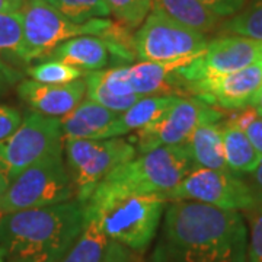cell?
Instances as JSON below:
<instances>
[{
    "label": "cell",
    "instance_id": "cell-10",
    "mask_svg": "<svg viewBox=\"0 0 262 262\" xmlns=\"http://www.w3.org/2000/svg\"><path fill=\"white\" fill-rule=\"evenodd\" d=\"M225 118L223 111L215 110L195 96L178 98L158 121L136 131L130 141L137 150V155L160 147L182 146L200 125L220 122Z\"/></svg>",
    "mask_w": 262,
    "mask_h": 262
},
{
    "label": "cell",
    "instance_id": "cell-24",
    "mask_svg": "<svg viewBox=\"0 0 262 262\" xmlns=\"http://www.w3.org/2000/svg\"><path fill=\"white\" fill-rule=\"evenodd\" d=\"M9 56L24 63V15L0 13V57ZM3 58V57H2Z\"/></svg>",
    "mask_w": 262,
    "mask_h": 262
},
{
    "label": "cell",
    "instance_id": "cell-2",
    "mask_svg": "<svg viewBox=\"0 0 262 262\" xmlns=\"http://www.w3.org/2000/svg\"><path fill=\"white\" fill-rule=\"evenodd\" d=\"M86 223V206L77 200L0 215V246L9 259L57 262Z\"/></svg>",
    "mask_w": 262,
    "mask_h": 262
},
{
    "label": "cell",
    "instance_id": "cell-36",
    "mask_svg": "<svg viewBox=\"0 0 262 262\" xmlns=\"http://www.w3.org/2000/svg\"><path fill=\"white\" fill-rule=\"evenodd\" d=\"M9 185V181L8 178L0 173V207H2V201H3V196H5V192H6V188Z\"/></svg>",
    "mask_w": 262,
    "mask_h": 262
},
{
    "label": "cell",
    "instance_id": "cell-31",
    "mask_svg": "<svg viewBox=\"0 0 262 262\" xmlns=\"http://www.w3.org/2000/svg\"><path fill=\"white\" fill-rule=\"evenodd\" d=\"M24 115L19 110L0 103V141L10 137L22 122Z\"/></svg>",
    "mask_w": 262,
    "mask_h": 262
},
{
    "label": "cell",
    "instance_id": "cell-4",
    "mask_svg": "<svg viewBox=\"0 0 262 262\" xmlns=\"http://www.w3.org/2000/svg\"><path fill=\"white\" fill-rule=\"evenodd\" d=\"M194 169L185 146L160 147L122 163L96 187L94 194L168 195Z\"/></svg>",
    "mask_w": 262,
    "mask_h": 262
},
{
    "label": "cell",
    "instance_id": "cell-32",
    "mask_svg": "<svg viewBox=\"0 0 262 262\" xmlns=\"http://www.w3.org/2000/svg\"><path fill=\"white\" fill-rule=\"evenodd\" d=\"M220 19L234 16L246 6L249 0H201Z\"/></svg>",
    "mask_w": 262,
    "mask_h": 262
},
{
    "label": "cell",
    "instance_id": "cell-29",
    "mask_svg": "<svg viewBox=\"0 0 262 262\" xmlns=\"http://www.w3.org/2000/svg\"><path fill=\"white\" fill-rule=\"evenodd\" d=\"M84 82H86V98L92 99L96 103L102 105L106 110H110L115 114L125 113L141 98L140 95L117 96V95L111 94L91 73L84 76Z\"/></svg>",
    "mask_w": 262,
    "mask_h": 262
},
{
    "label": "cell",
    "instance_id": "cell-19",
    "mask_svg": "<svg viewBox=\"0 0 262 262\" xmlns=\"http://www.w3.org/2000/svg\"><path fill=\"white\" fill-rule=\"evenodd\" d=\"M184 146L194 165V169L229 170L226 166L225 153H223L222 121L207 122L200 125L191 134V137Z\"/></svg>",
    "mask_w": 262,
    "mask_h": 262
},
{
    "label": "cell",
    "instance_id": "cell-25",
    "mask_svg": "<svg viewBox=\"0 0 262 262\" xmlns=\"http://www.w3.org/2000/svg\"><path fill=\"white\" fill-rule=\"evenodd\" d=\"M28 76L31 80H35L39 83L66 84L83 79L86 73L64 61L48 58L46 61L31 66L28 69Z\"/></svg>",
    "mask_w": 262,
    "mask_h": 262
},
{
    "label": "cell",
    "instance_id": "cell-8",
    "mask_svg": "<svg viewBox=\"0 0 262 262\" xmlns=\"http://www.w3.org/2000/svg\"><path fill=\"white\" fill-rule=\"evenodd\" d=\"M208 41L206 34L181 25L158 9H151L134 34L137 58L155 63L188 66L204 53Z\"/></svg>",
    "mask_w": 262,
    "mask_h": 262
},
{
    "label": "cell",
    "instance_id": "cell-26",
    "mask_svg": "<svg viewBox=\"0 0 262 262\" xmlns=\"http://www.w3.org/2000/svg\"><path fill=\"white\" fill-rule=\"evenodd\" d=\"M63 16L76 24H86L92 19L111 15L105 0H47Z\"/></svg>",
    "mask_w": 262,
    "mask_h": 262
},
{
    "label": "cell",
    "instance_id": "cell-21",
    "mask_svg": "<svg viewBox=\"0 0 262 262\" xmlns=\"http://www.w3.org/2000/svg\"><path fill=\"white\" fill-rule=\"evenodd\" d=\"M177 101L178 96H141L125 113L118 114L113 125V137H122L149 127Z\"/></svg>",
    "mask_w": 262,
    "mask_h": 262
},
{
    "label": "cell",
    "instance_id": "cell-5",
    "mask_svg": "<svg viewBox=\"0 0 262 262\" xmlns=\"http://www.w3.org/2000/svg\"><path fill=\"white\" fill-rule=\"evenodd\" d=\"M76 200L75 188L66 166L64 151H56L12 179L0 207V215L63 204Z\"/></svg>",
    "mask_w": 262,
    "mask_h": 262
},
{
    "label": "cell",
    "instance_id": "cell-28",
    "mask_svg": "<svg viewBox=\"0 0 262 262\" xmlns=\"http://www.w3.org/2000/svg\"><path fill=\"white\" fill-rule=\"evenodd\" d=\"M242 214L248 229L246 262H262V194L256 192L253 204Z\"/></svg>",
    "mask_w": 262,
    "mask_h": 262
},
{
    "label": "cell",
    "instance_id": "cell-14",
    "mask_svg": "<svg viewBox=\"0 0 262 262\" xmlns=\"http://www.w3.org/2000/svg\"><path fill=\"white\" fill-rule=\"evenodd\" d=\"M16 92L31 111L60 120L86 98V82L83 77L73 83L47 84L27 79L16 84Z\"/></svg>",
    "mask_w": 262,
    "mask_h": 262
},
{
    "label": "cell",
    "instance_id": "cell-22",
    "mask_svg": "<svg viewBox=\"0 0 262 262\" xmlns=\"http://www.w3.org/2000/svg\"><path fill=\"white\" fill-rule=\"evenodd\" d=\"M151 9L160 10L168 18L201 34H208L222 24V19L201 0H151Z\"/></svg>",
    "mask_w": 262,
    "mask_h": 262
},
{
    "label": "cell",
    "instance_id": "cell-3",
    "mask_svg": "<svg viewBox=\"0 0 262 262\" xmlns=\"http://www.w3.org/2000/svg\"><path fill=\"white\" fill-rule=\"evenodd\" d=\"M159 194H92L84 204L114 242L143 253L158 233L168 206Z\"/></svg>",
    "mask_w": 262,
    "mask_h": 262
},
{
    "label": "cell",
    "instance_id": "cell-23",
    "mask_svg": "<svg viewBox=\"0 0 262 262\" xmlns=\"http://www.w3.org/2000/svg\"><path fill=\"white\" fill-rule=\"evenodd\" d=\"M219 32L222 35H242L262 41V0H249L239 13L220 24Z\"/></svg>",
    "mask_w": 262,
    "mask_h": 262
},
{
    "label": "cell",
    "instance_id": "cell-7",
    "mask_svg": "<svg viewBox=\"0 0 262 262\" xmlns=\"http://www.w3.org/2000/svg\"><path fill=\"white\" fill-rule=\"evenodd\" d=\"M24 15V63L48 58L60 44L82 35L102 38L114 20L92 19L76 24L63 16L47 0H28Z\"/></svg>",
    "mask_w": 262,
    "mask_h": 262
},
{
    "label": "cell",
    "instance_id": "cell-27",
    "mask_svg": "<svg viewBox=\"0 0 262 262\" xmlns=\"http://www.w3.org/2000/svg\"><path fill=\"white\" fill-rule=\"evenodd\" d=\"M118 24L128 29H139L151 12V0H105Z\"/></svg>",
    "mask_w": 262,
    "mask_h": 262
},
{
    "label": "cell",
    "instance_id": "cell-35",
    "mask_svg": "<svg viewBox=\"0 0 262 262\" xmlns=\"http://www.w3.org/2000/svg\"><path fill=\"white\" fill-rule=\"evenodd\" d=\"M245 179L251 184V187H252L256 192L262 194V160L261 163H259V166L255 169L251 175H248Z\"/></svg>",
    "mask_w": 262,
    "mask_h": 262
},
{
    "label": "cell",
    "instance_id": "cell-1",
    "mask_svg": "<svg viewBox=\"0 0 262 262\" xmlns=\"http://www.w3.org/2000/svg\"><path fill=\"white\" fill-rule=\"evenodd\" d=\"M246 246L241 211L170 201L150 262H246Z\"/></svg>",
    "mask_w": 262,
    "mask_h": 262
},
{
    "label": "cell",
    "instance_id": "cell-37",
    "mask_svg": "<svg viewBox=\"0 0 262 262\" xmlns=\"http://www.w3.org/2000/svg\"><path fill=\"white\" fill-rule=\"evenodd\" d=\"M252 106L255 108V110H256V111H258V113L262 114V89H261V92L258 94V96L255 98Z\"/></svg>",
    "mask_w": 262,
    "mask_h": 262
},
{
    "label": "cell",
    "instance_id": "cell-11",
    "mask_svg": "<svg viewBox=\"0 0 262 262\" xmlns=\"http://www.w3.org/2000/svg\"><path fill=\"white\" fill-rule=\"evenodd\" d=\"M166 198L169 203L195 201L242 213L253 204L256 191L246 179L229 170L196 168L192 169Z\"/></svg>",
    "mask_w": 262,
    "mask_h": 262
},
{
    "label": "cell",
    "instance_id": "cell-9",
    "mask_svg": "<svg viewBox=\"0 0 262 262\" xmlns=\"http://www.w3.org/2000/svg\"><path fill=\"white\" fill-rule=\"evenodd\" d=\"M61 150L60 120L31 111L24 115L18 130L0 141V173L10 182L38 160Z\"/></svg>",
    "mask_w": 262,
    "mask_h": 262
},
{
    "label": "cell",
    "instance_id": "cell-12",
    "mask_svg": "<svg viewBox=\"0 0 262 262\" xmlns=\"http://www.w3.org/2000/svg\"><path fill=\"white\" fill-rule=\"evenodd\" d=\"M262 61V41L242 35H219L208 41L204 53L178 72L184 86L230 75ZM187 91V89H185Z\"/></svg>",
    "mask_w": 262,
    "mask_h": 262
},
{
    "label": "cell",
    "instance_id": "cell-20",
    "mask_svg": "<svg viewBox=\"0 0 262 262\" xmlns=\"http://www.w3.org/2000/svg\"><path fill=\"white\" fill-rule=\"evenodd\" d=\"M222 137L227 169L242 178L251 175L259 166L262 156L253 147L246 134L225 118L222 121Z\"/></svg>",
    "mask_w": 262,
    "mask_h": 262
},
{
    "label": "cell",
    "instance_id": "cell-34",
    "mask_svg": "<svg viewBox=\"0 0 262 262\" xmlns=\"http://www.w3.org/2000/svg\"><path fill=\"white\" fill-rule=\"evenodd\" d=\"M28 0H0V13L24 12Z\"/></svg>",
    "mask_w": 262,
    "mask_h": 262
},
{
    "label": "cell",
    "instance_id": "cell-30",
    "mask_svg": "<svg viewBox=\"0 0 262 262\" xmlns=\"http://www.w3.org/2000/svg\"><path fill=\"white\" fill-rule=\"evenodd\" d=\"M226 120L244 131L253 147L262 156V114L258 113L253 106H248L241 111H234Z\"/></svg>",
    "mask_w": 262,
    "mask_h": 262
},
{
    "label": "cell",
    "instance_id": "cell-16",
    "mask_svg": "<svg viewBox=\"0 0 262 262\" xmlns=\"http://www.w3.org/2000/svg\"><path fill=\"white\" fill-rule=\"evenodd\" d=\"M118 114L84 98L73 111L60 118L64 140H103L113 139V125Z\"/></svg>",
    "mask_w": 262,
    "mask_h": 262
},
{
    "label": "cell",
    "instance_id": "cell-39",
    "mask_svg": "<svg viewBox=\"0 0 262 262\" xmlns=\"http://www.w3.org/2000/svg\"><path fill=\"white\" fill-rule=\"evenodd\" d=\"M5 259H6V253H5V251L0 246V262H5Z\"/></svg>",
    "mask_w": 262,
    "mask_h": 262
},
{
    "label": "cell",
    "instance_id": "cell-13",
    "mask_svg": "<svg viewBox=\"0 0 262 262\" xmlns=\"http://www.w3.org/2000/svg\"><path fill=\"white\" fill-rule=\"evenodd\" d=\"M187 94L220 111H241L252 106L262 89V61L230 75L185 84Z\"/></svg>",
    "mask_w": 262,
    "mask_h": 262
},
{
    "label": "cell",
    "instance_id": "cell-18",
    "mask_svg": "<svg viewBox=\"0 0 262 262\" xmlns=\"http://www.w3.org/2000/svg\"><path fill=\"white\" fill-rule=\"evenodd\" d=\"M48 58H54L64 61L67 64L75 66L88 75L103 70L110 64L111 53L102 38L95 35H82L67 39L63 44H60Z\"/></svg>",
    "mask_w": 262,
    "mask_h": 262
},
{
    "label": "cell",
    "instance_id": "cell-40",
    "mask_svg": "<svg viewBox=\"0 0 262 262\" xmlns=\"http://www.w3.org/2000/svg\"><path fill=\"white\" fill-rule=\"evenodd\" d=\"M9 262H34V261H29V259H9Z\"/></svg>",
    "mask_w": 262,
    "mask_h": 262
},
{
    "label": "cell",
    "instance_id": "cell-33",
    "mask_svg": "<svg viewBox=\"0 0 262 262\" xmlns=\"http://www.w3.org/2000/svg\"><path fill=\"white\" fill-rule=\"evenodd\" d=\"M22 76L16 69L9 66L0 57V98L8 94V91L19 83Z\"/></svg>",
    "mask_w": 262,
    "mask_h": 262
},
{
    "label": "cell",
    "instance_id": "cell-38",
    "mask_svg": "<svg viewBox=\"0 0 262 262\" xmlns=\"http://www.w3.org/2000/svg\"><path fill=\"white\" fill-rule=\"evenodd\" d=\"M121 262H144V261H143V258H141V253L133 252L128 258H125V259Z\"/></svg>",
    "mask_w": 262,
    "mask_h": 262
},
{
    "label": "cell",
    "instance_id": "cell-15",
    "mask_svg": "<svg viewBox=\"0 0 262 262\" xmlns=\"http://www.w3.org/2000/svg\"><path fill=\"white\" fill-rule=\"evenodd\" d=\"M133 252L110 239L98 219L86 208L84 227L57 262H121Z\"/></svg>",
    "mask_w": 262,
    "mask_h": 262
},
{
    "label": "cell",
    "instance_id": "cell-6",
    "mask_svg": "<svg viewBox=\"0 0 262 262\" xmlns=\"http://www.w3.org/2000/svg\"><path fill=\"white\" fill-rule=\"evenodd\" d=\"M63 151L76 200L86 204L96 187L114 169L134 159L137 150L130 139L113 137L103 140H64Z\"/></svg>",
    "mask_w": 262,
    "mask_h": 262
},
{
    "label": "cell",
    "instance_id": "cell-17",
    "mask_svg": "<svg viewBox=\"0 0 262 262\" xmlns=\"http://www.w3.org/2000/svg\"><path fill=\"white\" fill-rule=\"evenodd\" d=\"M182 63L139 61L128 66V77L133 91L140 96H178L187 98L184 80L179 76Z\"/></svg>",
    "mask_w": 262,
    "mask_h": 262
}]
</instances>
